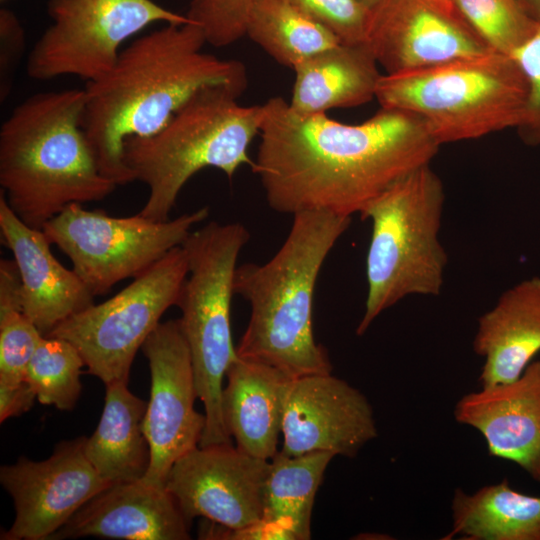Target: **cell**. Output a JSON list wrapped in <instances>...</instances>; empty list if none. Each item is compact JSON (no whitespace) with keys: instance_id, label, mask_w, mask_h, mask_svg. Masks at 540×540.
I'll use <instances>...</instances> for the list:
<instances>
[{"instance_id":"cell-17","label":"cell","mask_w":540,"mask_h":540,"mask_svg":"<svg viewBox=\"0 0 540 540\" xmlns=\"http://www.w3.org/2000/svg\"><path fill=\"white\" fill-rule=\"evenodd\" d=\"M454 418L482 434L491 456L516 463L540 482V361L512 382L464 395Z\"/></svg>"},{"instance_id":"cell-9","label":"cell","mask_w":540,"mask_h":540,"mask_svg":"<svg viewBox=\"0 0 540 540\" xmlns=\"http://www.w3.org/2000/svg\"><path fill=\"white\" fill-rule=\"evenodd\" d=\"M187 275L188 259L181 245L116 295L72 315L46 336L73 344L88 373L105 385L127 383L137 351L165 311L177 304Z\"/></svg>"},{"instance_id":"cell-14","label":"cell","mask_w":540,"mask_h":540,"mask_svg":"<svg viewBox=\"0 0 540 540\" xmlns=\"http://www.w3.org/2000/svg\"><path fill=\"white\" fill-rule=\"evenodd\" d=\"M268 464L269 460L232 444L198 445L173 464L165 488L189 525L203 517L228 529H241L262 517Z\"/></svg>"},{"instance_id":"cell-2","label":"cell","mask_w":540,"mask_h":540,"mask_svg":"<svg viewBox=\"0 0 540 540\" xmlns=\"http://www.w3.org/2000/svg\"><path fill=\"white\" fill-rule=\"evenodd\" d=\"M195 23L164 24L121 50L113 67L87 82L82 127L101 173L117 185L134 181L124 142L162 129L197 91L225 85L243 93L244 64L205 53Z\"/></svg>"},{"instance_id":"cell-15","label":"cell","mask_w":540,"mask_h":540,"mask_svg":"<svg viewBox=\"0 0 540 540\" xmlns=\"http://www.w3.org/2000/svg\"><path fill=\"white\" fill-rule=\"evenodd\" d=\"M365 43L385 74L490 50L449 0H379L369 10Z\"/></svg>"},{"instance_id":"cell-5","label":"cell","mask_w":540,"mask_h":540,"mask_svg":"<svg viewBox=\"0 0 540 540\" xmlns=\"http://www.w3.org/2000/svg\"><path fill=\"white\" fill-rule=\"evenodd\" d=\"M241 94L225 85L203 87L157 133L124 142L125 165L149 187L140 215L168 220L183 186L204 168L232 178L242 165L252 166L248 148L259 135L263 106L241 105Z\"/></svg>"},{"instance_id":"cell-26","label":"cell","mask_w":540,"mask_h":540,"mask_svg":"<svg viewBox=\"0 0 540 540\" xmlns=\"http://www.w3.org/2000/svg\"><path fill=\"white\" fill-rule=\"evenodd\" d=\"M246 36L277 63L292 70L313 55L341 43L329 29L286 0H257Z\"/></svg>"},{"instance_id":"cell-23","label":"cell","mask_w":540,"mask_h":540,"mask_svg":"<svg viewBox=\"0 0 540 540\" xmlns=\"http://www.w3.org/2000/svg\"><path fill=\"white\" fill-rule=\"evenodd\" d=\"M147 403L126 382L106 385L103 412L94 433L85 437L84 452L97 473L110 484L138 481L150 465L143 430Z\"/></svg>"},{"instance_id":"cell-36","label":"cell","mask_w":540,"mask_h":540,"mask_svg":"<svg viewBox=\"0 0 540 540\" xmlns=\"http://www.w3.org/2000/svg\"><path fill=\"white\" fill-rule=\"evenodd\" d=\"M367 9H371L379 0H359Z\"/></svg>"},{"instance_id":"cell-35","label":"cell","mask_w":540,"mask_h":540,"mask_svg":"<svg viewBox=\"0 0 540 540\" xmlns=\"http://www.w3.org/2000/svg\"><path fill=\"white\" fill-rule=\"evenodd\" d=\"M528 14L540 23V0H519Z\"/></svg>"},{"instance_id":"cell-31","label":"cell","mask_w":540,"mask_h":540,"mask_svg":"<svg viewBox=\"0 0 540 540\" xmlns=\"http://www.w3.org/2000/svg\"><path fill=\"white\" fill-rule=\"evenodd\" d=\"M329 29L342 43H364L369 9L359 0H286Z\"/></svg>"},{"instance_id":"cell-6","label":"cell","mask_w":540,"mask_h":540,"mask_svg":"<svg viewBox=\"0 0 540 540\" xmlns=\"http://www.w3.org/2000/svg\"><path fill=\"white\" fill-rule=\"evenodd\" d=\"M381 107L420 118L440 144L474 140L521 124L527 84L512 55L492 50L382 74Z\"/></svg>"},{"instance_id":"cell-18","label":"cell","mask_w":540,"mask_h":540,"mask_svg":"<svg viewBox=\"0 0 540 540\" xmlns=\"http://www.w3.org/2000/svg\"><path fill=\"white\" fill-rule=\"evenodd\" d=\"M0 230L20 273L24 313L42 335L94 303V295L75 271L55 258L43 230L25 224L2 191Z\"/></svg>"},{"instance_id":"cell-25","label":"cell","mask_w":540,"mask_h":540,"mask_svg":"<svg viewBox=\"0 0 540 540\" xmlns=\"http://www.w3.org/2000/svg\"><path fill=\"white\" fill-rule=\"evenodd\" d=\"M334 457L324 451L295 456L278 451L269 460L260 520L272 527L280 540L310 539L315 497Z\"/></svg>"},{"instance_id":"cell-8","label":"cell","mask_w":540,"mask_h":540,"mask_svg":"<svg viewBox=\"0 0 540 540\" xmlns=\"http://www.w3.org/2000/svg\"><path fill=\"white\" fill-rule=\"evenodd\" d=\"M250 238L238 222H209L191 231L182 246L188 275L176 306L194 372L197 396L205 410L199 446L232 444L223 410V379L236 359L231 333V299L237 259Z\"/></svg>"},{"instance_id":"cell-3","label":"cell","mask_w":540,"mask_h":540,"mask_svg":"<svg viewBox=\"0 0 540 540\" xmlns=\"http://www.w3.org/2000/svg\"><path fill=\"white\" fill-rule=\"evenodd\" d=\"M351 217L326 211L293 215L290 231L264 264L237 266L234 294L250 305L237 356L269 365L290 379L332 373L313 335L312 306L320 270Z\"/></svg>"},{"instance_id":"cell-19","label":"cell","mask_w":540,"mask_h":540,"mask_svg":"<svg viewBox=\"0 0 540 540\" xmlns=\"http://www.w3.org/2000/svg\"><path fill=\"white\" fill-rule=\"evenodd\" d=\"M189 526L165 487L141 479L111 484L84 504L49 540L87 536L187 540Z\"/></svg>"},{"instance_id":"cell-37","label":"cell","mask_w":540,"mask_h":540,"mask_svg":"<svg viewBox=\"0 0 540 540\" xmlns=\"http://www.w3.org/2000/svg\"><path fill=\"white\" fill-rule=\"evenodd\" d=\"M449 1H451V0H449Z\"/></svg>"},{"instance_id":"cell-27","label":"cell","mask_w":540,"mask_h":540,"mask_svg":"<svg viewBox=\"0 0 540 540\" xmlns=\"http://www.w3.org/2000/svg\"><path fill=\"white\" fill-rule=\"evenodd\" d=\"M44 335L23 309L22 282L14 260L0 261V382L25 380L28 364Z\"/></svg>"},{"instance_id":"cell-21","label":"cell","mask_w":540,"mask_h":540,"mask_svg":"<svg viewBox=\"0 0 540 540\" xmlns=\"http://www.w3.org/2000/svg\"><path fill=\"white\" fill-rule=\"evenodd\" d=\"M226 377L222 410L228 433L241 451L270 460L279 451L284 390L290 378L269 365L239 356Z\"/></svg>"},{"instance_id":"cell-24","label":"cell","mask_w":540,"mask_h":540,"mask_svg":"<svg viewBox=\"0 0 540 540\" xmlns=\"http://www.w3.org/2000/svg\"><path fill=\"white\" fill-rule=\"evenodd\" d=\"M451 509L445 540H540V497L514 490L507 479L472 494L457 488Z\"/></svg>"},{"instance_id":"cell-7","label":"cell","mask_w":540,"mask_h":540,"mask_svg":"<svg viewBox=\"0 0 540 540\" xmlns=\"http://www.w3.org/2000/svg\"><path fill=\"white\" fill-rule=\"evenodd\" d=\"M444 200L443 183L428 164L397 181L360 213L371 221L372 231L358 335L403 298L441 293L448 262L439 240Z\"/></svg>"},{"instance_id":"cell-12","label":"cell","mask_w":540,"mask_h":540,"mask_svg":"<svg viewBox=\"0 0 540 540\" xmlns=\"http://www.w3.org/2000/svg\"><path fill=\"white\" fill-rule=\"evenodd\" d=\"M141 349L151 374L143 419L151 458L143 480L165 487L173 464L199 445L206 419L194 408L198 396L192 360L179 319L160 322Z\"/></svg>"},{"instance_id":"cell-16","label":"cell","mask_w":540,"mask_h":540,"mask_svg":"<svg viewBox=\"0 0 540 540\" xmlns=\"http://www.w3.org/2000/svg\"><path fill=\"white\" fill-rule=\"evenodd\" d=\"M286 455L330 452L354 457L378 434L371 404L358 389L332 373L286 383L282 431Z\"/></svg>"},{"instance_id":"cell-10","label":"cell","mask_w":540,"mask_h":540,"mask_svg":"<svg viewBox=\"0 0 540 540\" xmlns=\"http://www.w3.org/2000/svg\"><path fill=\"white\" fill-rule=\"evenodd\" d=\"M209 215L208 207L172 220L154 221L139 213L112 217L72 203L42 228L72 262L90 292L104 295L116 283L142 274L175 247Z\"/></svg>"},{"instance_id":"cell-34","label":"cell","mask_w":540,"mask_h":540,"mask_svg":"<svg viewBox=\"0 0 540 540\" xmlns=\"http://www.w3.org/2000/svg\"><path fill=\"white\" fill-rule=\"evenodd\" d=\"M36 399L34 390L26 380L14 384L0 382V422L27 412Z\"/></svg>"},{"instance_id":"cell-28","label":"cell","mask_w":540,"mask_h":540,"mask_svg":"<svg viewBox=\"0 0 540 540\" xmlns=\"http://www.w3.org/2000/svg\"><path fill=\"white\" fill-rule=\"evenodd\" d=\"M83 366V357L73 344L62 338L43 336L28 364L25 380L41 404L71 410L81 393Z\"/></svg>"},{"instance_id":"cell-32","label":"cell","mask_w":540,"mask_h":540,"mask_svg":"<svg viewBox=\"0 0 540 540\" xmlns=\"http://www.w3.org/2000/svg\"><path fill=\"white\" fill-rule=\"evenodd\" d=\"M512 56L527 84L525 114L516 130L525 144L540 146V24L534 35Z\"/></svg>"},{"instance_id":"cell-13","label":"cell","mask_w":540,"mask_h":540,"mask_svg":"<svg viewBox=\"0 0 540 540\" xmlns=\"http://www.w3.org/2000/svg\"><path fill=\"white\" fill-rule=\"evenodd\" d=\"M85 437L58 444L43 461L20 457L0 468L12 497L15 519L3 540H49L84 504L111 484L84 452Z\"/></svg>"},{"instance_id":"cell-20","label":"cell","mask_w":540,"mask_h":540,"mask_svg":"<svg viewBox=\"0 0 540 540\" xmlns=\"http://www.w3.org/2000/svg\"><path fill=\"white\" fill-rule=\"evenodd\" d=\"M473 349L484 359L481 387L521 376L540 352V277L525 279L506 290L478 319Z\"/></svg>"},{"instance_id":"cell-11","label":"cell","mask_w":540,"mask_h":540,"mask_svg":"<svg viewBox=\"0 0 540 540\" xmlns=\"http://www.w3.org/2000/svg\"><path fill=\"white\" fill-rule=\"evenodd\" d=\"M51 24L30 50L28 76L99 79L115 64L121 45L154 23L184 24L186 15L152 0H48Z\"/></svg>"},{"instance_id":"cell-30","label":"cell","mask_w":540,"mask_h":540,"mask_svg":"<svg viewBox=\"0 0 540 540\" xmlns=\"http://www.w3.org/2000/svg\"><path fill=\"white\" fill-rule=\"evenodd\" d=\"M257 0H190L185 14L198 25L207 44L226 47L246 36L247 24Z\"/></svg>"},{"instance_id":"cell-22","label":"cell","mask_w":540,"mask_h":540,"mask_svg":"<svg viewBox=\"0 0 540 540\" xmlns=\"http://www.w3.org/2000/svg\"><path fill=\"white\" fill-rule=\"evenodd\" d=\"M289 101L301 114L363 105L376 97L382 74L364 43H339L298 64Z\"/></svg>"},{"instance_id":"cell-1","label":"cell","mask_w":540,"mask_h":540,"mask_svg":"<svg viewBox=\"0 0 540 540\" xmlns=\"http://www.w3.org/2000/svg\"><path fill=\"white\" fill-rule=\"evenodd\" d=\"M263 106L252 171L270 208L351 217L412 171L431 164L440 144L418 117L384 108L347 124L301 114L282 97Z\"/></svg>"},{"instance_id":"cell-4","label":"cell","mask_w":540,"mask_h":540,"mask_svg":"<svg viewBox=\"0 0 540 540\" xmlns=\"http://www.w3.org/2000/svg\"><path fill=\"white\" fill-rule=\"evenodd\" d=\"M84 89L39 92L0 128V185L13 212L43 226L72 203L100 201L117 184L105 177L82 127Z\"/></svg>"},{"instance_id":"cell-33","label":"cell","mask_w":540,"mask_h":540,"mask_svg":"<svg viewBox=\"0 0 540 540\" xmlns=\"http://www.w3.org/2000/svg\"><path fill=\"white\" fill-rule=\"evenodd\" d=\"M25 32L9 9L0 10V102L9 97L16 71L25 53Z\"/></svg>"},{"instance_id":"cell-29","label":"cell","mask_w":540,"mask_h":540,"mask_svg":"<svg viewBox=\"0 0 540 540\" xmlns=\"http://www.w3.org/2000/svg\"><path fill=\"white\" fill-rule=\"evenodd\" d=\"M492 51L512 55L536 32L539 24L519 0H451Z\"/></svg>"}]
</instances>
